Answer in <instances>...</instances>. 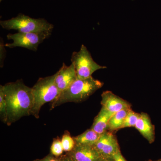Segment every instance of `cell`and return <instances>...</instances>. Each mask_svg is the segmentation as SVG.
I'll return each instance as SVG.
<instances>
[{
	"label": "cell",
	"mask_w": 161,
	"mask_h": 161,
	"mask_svg": "<svg viewBox=\"0 0 161 161\" xmlns=\"http://www.w3.org/2000/svg\"><path fill=\"white\" fill-rule=\"evenodd\" d=\"M7 105V118L6 124H12L24 116L30 115L33 105L32 88L18 80L1 85Z\"/></svg>",
	"instance_id": "obj_1"
},
{
	"label": "cell",
	"mask_w": 161,
	"mask_h": 161,
	"mask_svg": "<svg viewBox=\"0 0 161 161\" xmlns=\"http://www.w3.org/2000/svg\"><path fill=\"white\" fill-rule=\"evenodd\" d=\"M103 82L91 77L77 79L66 90L60 93L57 99L51 103V109L67 103L81 102L87 99L101 88Z\"/></svg>",
	"instance_id": "obj_2"
},
{
	"label": "cell",
	"mask_w": 161,
	"mask_h": 161,
	"mask_svg": "<svg viewBox=\"0 0 161 161\" xmlns=\"http://www.w3.org/2000/svg\"><path fill=\"white\" fill-rule=\"evenodd\" d=\"M57 74L39 78L32 87L33 95V105L31 115L39 119L40 109L43 105L52 102L58 98L60 92L55 83Z\"/></svg>",
	"instance_id": "obj_3"
},
{
	"label": "cell",
	"mask_w": 161,
	"mask_h": 161,
	"mask_svg": "<svg viewBox=\"0 0 161 161\" xmlns=\"http://www.w3.org/2000/svg\"><path fill=\"white\" fill-rule=\"evenodd\" d=\"M0 25L4 29L14 30L21 33H52L53 24L45 19H34L20 14L16 17L0 22Z\"/></svg>",
	"instance_id": "obj_4"
},
{
	"label": "cell",
	"mask_w": 161,
	"mask_h": 161,
	"mask_svg": "<svg viewBox=\"0 0 161 161\" xmlns=\"http://www.w3.org/2000/svg\"><path fill=\"white\" fill-rule=\"evenodd\" d=\"M71 60L75 66L77 77L79 78H90L96 71L107 68V67L101 66L95 62L83 44L81 45L79 51L73 53Z\"/></svg>",
	"instance_id": "obj_5"
},
{
	"label": "cell",
	"mask_w": 161,
	"mask_h": 161,
	"mask_svg": "<svg viewBox=\"0 0 161 161\" xmlns=\"http://www.w3.org/2000/svg\"><path fill=\"white\" fill-rule=\"evenodd\" d=\"M51 34V33L48 32H17L9 34L7 36V39L13 40V42L6 43L5 45L6 47L10 48L21 47L36 52L37 51L39 45Z\"/></svg>",
	"instance_id": "obj_6"
},
{
	"label": "cell",
	"mask_w": 161,
	"mask_h": 161,
	"mask_svg": "<svg viewBox=\"0 0 161 161\" xmlns=\"http://www.w3.org/2000/svg\"><path fill=\"white\" fill-rule=\"evenodd\" d=\"M94 147L103 158L113 157L120 150L116 136L109 131L101 134Z\"/></svg>",
	"instance_id": "obj_7"
},
{
	"label": "cell",
	"mask_w": 161,
	"mask_h": 161,
	"mask_svg": "<svg viewBox=\"0 0 161 161\" xmlns=\"http://www.w3.org/2000/svg\"><path fill=\"white\" fill-rule=\"evenodd\" d=\"M101 97L102 107L113 114L121 110L131 108V104L110 91L103 92Z\"/></svg>",
	"instance_id": "obj_8"
},
{
	"label": "cell",
	"mask_w": 161,
	"mask_h": 161,
	"mask_svg": "<svg viewBox=\"0 0 161 161\" xmlns=\"http://www.w3.org/2000/svg\"><path fill=\"white\" fill-rule=\"evenodd\" d=\"M67 155L74 161H101L102 158L94 146L77 144Z\"/></svg>",
	"instance_id": "obj_9"
},
{
	"label": "cell",
	"mask_w": 161,
	"mask_h": 161,
	"mask_svg": "<svg viewBox=\"0 0 161 161\" xmlns=\"http://www.w3.org/2000/svg\"><path fill=\"white\" fill-rule=\"evenodd\" d=\"M56 74L55 83L60 93L67 89L78 78L75 66L72 64L67 66L64 63Z\"/></svg>",
	"instance_id": "obj_10"
},
{
	"label": "cell",
	"mask_w": 161,
	"mask_h": 161,
	"mask_svg": "<svg viewBox=\"0 0 161 161\" xmlns=\"http://www.w3.org/2000/svg\"><path fill=\"white\" fill-rule=\"evenodd\" d=\"M135 127L150 143L153 142L155 140L154 127L147 113L142 112L140 114Z\"/></svg>",
	"instance_id": "obj_11"
},
{
	"label": "cell",
	"mask_w": 161,
	"mask_h": 161,
	"mask_svg": "<svg viewBox=\"0 0 161 161\" xmlns=\"http://www.w3.org/2000/svg\"><path fill=\"white\" fill-rule=\"evenodd\" d=\"M113 115L104 107H102L100 112L95 117L91 129L100 135L108 131L109 120Z\"/></svg>",
	"instance_id": "obj_12"
},
{
	"label": "cell",
	"mask_w": 161,
	"mask_h": 161,
	"mask_svg": "<svg viewBox=\"0 0 161 161\" xmlns=\"http://www.w3.org/2000/svg\"><path fill=\"white\" fill-rule=\"evenodd\" d=\"M100 134L92 129L86 130L82 134L73 137L75 144L84 146H94L100 137Z\"/></svg>",
	"instance_id": "obj_13"
},
{
	"label": "cell",
	"mask_w": 161,
	"mask_h": 161,
	"mask_svg": "<svg viewBox=\"0 0 161 161\" xmlns=\"http://www.w3.org/2000/svg\"><path fill=\"white\" fill-rule=\"evenodd\" d=\"M130 109L121 110L112 115L109 123L108 131L112 132L121 129L125 118Z\"/></svg>",
	"instance_id": "obj_14"
},
{
	"label": "cell",
	"mask_w": 161,
	"mask_h": 161,
	"mask_svg": "<svg viewBox=\"0 0 161 161\" xmlns=\"http://www.w3.org/2000/svg\"><path fill=\"white\" fill-rule=\"evenodd\" d=\"M64 150L65 152H69L74 149L75 146L74 138L71 136L69 132L66 131L62 136L61 140Z\"/></svg>",
	"instance_id": "obj_15"
},
{
	"label": "cell",
	"mask_w": 161,
	"mask_h": 161,
	"mask_svg": "<svg viewBox=\"0 0 161 161\" xmlns=\"http://www.w3.org/2000/svg\"><path fill=\"white\" fill-rule=\"evenodd\" d=\"M139 115L140 114L130 109L125 118L122 129L127 127H135Z\"/></svg>",
	"instance_id": "obj_16"
},
{
	"label": "cell",
	"mask_w": 161,
	"mask_h": 161,
	"mask_svg": "<svg viewBox=\"0 0 161 161\" xmlns=\"http://www.w3.org/2000/svg\"><path fill=\"white\" fill-rule=\"evenodd\" d=\"M0 117L1 121L6 124L7 118V105L3 90L0 88Z\"/></svg>",
	"instance_id": "obj_17"
},
{
	"label": "cell",
	"mask_w": 161,
	"mask_h": 161,
	"mask_svg": "<svg viewBox=\"0 0 161 161\" xmlns=\"http://www.w3.org/2000/svg\"><path fill=\"white\" fill-rule=\"evenodd\" d=\"M51 153L56 157H58L63 153L64 150L63 146L61 140L58 139L54 140L51 147Z\"/></svg>",
	"instance_id": "obj_18"
},
{
	"label": "cell",
	"mask_w": 161,
	"mask_h": 161,
	"mask_svg": "<svg viewBox=\"0 0 161 161\" xmlns=\"http://www.w3.org/2000/svg\"><path fill=\"white\" fill-rule=\"evenodd\" d=\"M34 161H59V158H57L54 156L52 155L51 153L44 158L41 159H37Z\"/></svg>",
	"instance_id": "obj_19"
},
{
	"label": "cell",
	"mask_w": 161,
	"mask_h": 161,
	"mask_svg": "<svg viewBox=\"0 0 161 161\" xmlns=\"http://www.w3.org/2000/svg\"><path fill=\"white\" fill-rule=\"evenodd\" d=\"M5 45H3V42H1V64L2 65V62L3 61H3L5 59L6 57V51L5 49Z\"/></svg>",
	"instance_id": "obj_20"
},
{
	"label": "cell",
	"mask_w": 161,
	"mask_h": 161,
	"mask_svg": "<svg viewBox=\"0 0 161 161\" xmlns=\"http://www.w3.org/2000/svg\"><path fill=\"white\" fill-rule=\"evenodd\" d=\"M113 157L115 161H126L124 157L123 156L120 150L116 153L115 155L113 156Z\"/></svg>",
	"instance_id": "obj_21"
},
{
	"label": "cell",
	"mask_w": 161,
	"mask_h": 161,
	"mask_svg": "<svg viewBox=\"0 0 161 161\" xmlns=\"http://www.w3.org/2000/svg\"><path fill=\"white\" fill-rule=\"evenodd\" d=\"M59 161H74L69 157L67 155L59 158Z\"/></svg>",
	"instance_id": "obj_22"
},
{
	"label": "cell",
	"mask_w": 161,
	"mask_h": 161,
	"mask_svg": "<svg viewBox=\"0 0 161 161\" xmlns=\"http://www.w3.org/2000/svg\"><path fill=\"white\" fill-rule=\"evenodd\" d=\"M101 161H115L113 157L107 158H102Z\"/></svg>",
	"instance_id": "obj_23"
},
{
	"label": "cell",
	"mask_w": 161,
	"mask_h": 161,
	"mask_svg": "<svg viewBox=\"0 0 161 161\" xmlns=\"http://www.w3.org/2000/svg\"><path fill=\"white\" fill-rule=\"evenodd\" d=\"M156 161H161V159L158 160Z\"/></svg>",
	"instance_id": "obj_24"
},
{
	"label": "cell",
	"mask_w": 161,
	"mask_h": 161,
	"mask_svg": "<svg viewBox=\"0 0 161 161\" xmlns=\"http://www.w3.org/2000/svg\"></svg>",
	"instance_id": "obj_25"
}]
</instances>
